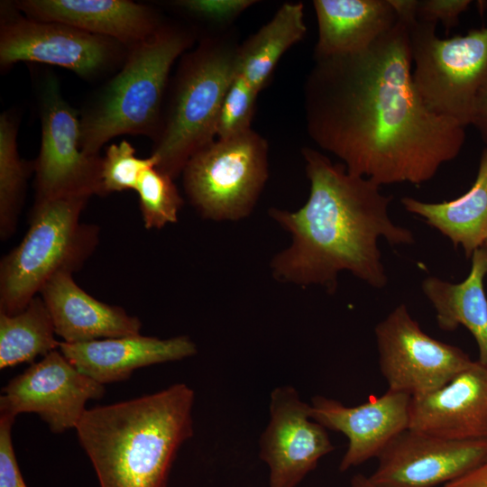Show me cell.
Listing matches in <instances>:
<instances>
[{"label": "cell", "instance_id": "obj_1", "mask_svg": "<svg viewBox=\"0 0 487 487\" xmlns=\"http://www.w3.org/2000/svg\"><path fill=\"white\" fill-rule=\"evenodd\" d=\"M304 109L313 142L380 186L430 180L465 139V127L430 111L417 92L400 19L362 51L315 59Z\"/></svg>", "mask_w": 487, "mask_h": 487}, {"label": "cell", "instance_id": "obj_2", "mask_svg": "<svg viewBox=\"0 0 487 487\" xmlns=\"http://www.w3.org/2000/svg\"><path fill=\"white\" fill-rule=\"evenodd\" d=\"M302 155L310 182L309 197L297 211L270 208L269 215L291 236V244L271 260L273 277L300 286L317 284L329 293L341 271L377 289L388 281L378 241L411 244L413 233L389 216L392 197L370 179L354 175L319 151Z\"/></svg>", "mask_w": 487, "mask_h": 487}, {"label": "cell", "instance_id": "obj_3", "mask_svg": "<svg viewBox=\"0 0 487 487\" xmlns=\"http://www.w3.org/2000/svg\"><path fill=\"white\" fill-rule=\"evenodd\" d=\"M194 400L179 382L87 409L76 431L100 487H167L179 447L193 436Z\"/></svg>", "mask_w": 487, "mask_h": 487}, {"label": "cell", "instance_id": "obj_4", "mask_svg": "<svg viewBox=\"0 0 487 487\" xmlns=\"http://www.w3.org/2000/svg\"><path fill=\"white\" fill-rule=\"evenodd\" d=\"M193 32L164 24L130 48L122 69L96 105L80 118V147L99 155L102 146L122 134L158 135L162 97L170 69L194 42Z\"/></svg>", "mask_w": 487, "mask_h": 487}, {"label": "cell", "instance_id": "obj_5", "mask_svg": "<svg viewBox=\"0 0 487 487\" xmlns=\"http://www.w3.org/2000/svg\"><path fill=\"white\" fill-rule=\"evenodd\" d=\"M239 46L233 33L216 32L205 36L180 60L152 153L159 160L157 168L173 179L215 141L222 102L237 74Z\"/></svg>", "mask_w": 487, "mask_h": 487}, {"label": "cell", "instance_id": "obj_6", "mask_svg": "<svg viewBox=\"0 0 487 487\" xmlns=\"http://www.w3.org/2000/svg\"><path fill=\"white\" fill-rule=\"evenodd\" d=\"M89 198L35 201L29 228L0 263V313L14 315L56 274L80 269L98 244V227L80 221Z\"/></svg>", "mask_w": 487, "mask_h": 487}, {"label": "cell", "instance_id": "obj_7", "mask_svg": "<svg viewBox=\"0 0 487 487\" xmlns=\"http://www.w3.org/2000/svg\"><path fill=\"white\" fill-rule=\"evenodd\" d=\"M409 31L414 87L426 106L464 127L487 79V26L441 39L436 23L413 19Z\"/></svg>", "mask_w": 487, "mask_h": 487}, {"label": "cell", "instance_id": "obj_8", "mask_svg": "<svg viewBox=\"0 0 487 487\" xmlns=\"http://www.w3.org/2000/svg\"><path fill=\"white\" fill-rule=\"evenodd\" d=\"M186 194L198 213L214 221H238L254 208L268 179V142L253 130L216 139L183 171Z\"/></svg>", "mask_w": 487, "mask_h": 487}, {"label": "cell", "instance_id": "obj_9", "mask_svg": "<svg viewBox=\"0 0 487 487\" xmlns=\"http://www.w3.org/2000/svg\"><path fill=\"white\" fill-rule=\"evenodd\" d=\"M374 334L388 390L411 398L443 387L473 363L459 347L425 333L405 304L379 322Z\"/></svg>", "mask_w": 487, "mask_h": 487}, {"label": "cell", "instance_id": "obj_10", "mask_svg": "<svg viewBox=\"0 0 487 487\" xmlns=\"http://www.w3.org/2000/svg\"><path fill=\"white\" fill-rule=\"evenodd\" d=\"M41 141L32 163L35 201L103 195L102 157L81 150V124L57 82H46L41 96Z\"/></svg>", "mask_w": 487, "mask_h": 487}, {"label": "cell", "instance_id": "obj_11", "mask_svg": "<svg viewBox=\"0 0 487 487\" xmlns=\"http://www.w3.org/2000/svg\"><path fill=\"white\" fill-rule=\"evenodd\" d=\"M105 386L79 372L57 349L2 389L0 412L15 418L35 413L53 433L76 428L90 400L101 399Z\"/></svg>", "mask_w": 487, "mask_h": 487}, {"label": "cell", "instance_id": "obj_12", "mask_svg": "<svg viewBox=\"0 0 487 487\" xmlns=\"http://www.w3.org/2000/svg\"><path fill=\"white\" fill-rule=\"evenodd\" d=\"M269 412L259 455L269 467L270 487H297L335 446L327 429L311 418L310 404L294 387L275 388Z\"/></svg>", "mask_w": 487, "mask_h": 487}, {"label": "cell", "instance_id": "obj_13", "mask_svg": "<svg viewBox=\"0 0 487 487\" xmlns=\"http://www.w3.org/2000/svg\"><path fill=\"white\" fill-rule=\"evenodd\" d=\"M378 487H436L487 460V439L453 440L407 428L377 456Z\"/></svg>", "mask_w": 487, "mask_h": 487}, {"label": "cell", "instance_id": "obj_14", "mask_svg": "<svg viewBox=\"0 0 487 487\" xmlns=\"http://www.w3.org/2000/svg\"><path fill=\"white\" fill-rule=\"evenodd\" d=\"M119 42L72 26L17 16L0 30V63L21 61L55 65L81 77L96 75L110 64Z\"/></svg>", "mask_w": 487, "mask_h": 487}, {"label": "cell", "instance_id": "obj_15", "mask_svg": "<svg viewBox=\"0 0 487 487\" xmlns=\"http://www.w3.org/2000/svg\"><path fill=\"white\" fill-rule=\"evenodd\" d=\"M411 397L388 390L378 398L354 407L316 395L311 399L310 417L326 429L348 438V447L339 471L346 472L376 457L400 433L409 427Z\"/></svg>", "mask_w": 487, "mask_h": 487}, {"label": "cell", "instance_id": "obj_16", "mask_svg": "<svg viewBox=\"0 0 487 487\" xmlns=\"http://www.w3.org/2000/svg\"><path fill=\"white\" fill-rule=\"evenodd\" d=\"M408 428L453 440L487 439V366L473 361L443 387L412 397Z\"/></svg>", "mask_w": 487, "mask_h": 487}, {"label": "cell", "instance_id": "obj_17", "mask_svg": "<svg viewBox=\"0 0 487 487\" xmlns=\"http://www.w3.org/2000/svg\"><path fill=\"white\" fill-rule=\"evenodd\" d=\"M59 350L79 372L103 385L125 381L139 368L197 354L187 335L161 339L141 334L77 344L62 341Z\"/></svg>", "mask_w": 487, "mask_h": 487}, {"label": "cell", "instance_id": "obj_18", "mask_svg": "<svg viewBox=\"0 0 487 487\" xmlns=\"http://www.w3.org/2000/svg\"><path fill=\"white\" fill-rule=\"evenodd\" d=\"M16 6L28 18L64 23L129 48L162 24L150 7L128 0H23Z\"/></svg>", "mask_w": 487, "mask_h": 487}, {"label": "cell", "instance_id": "obj_19", "mask_svg": "<svg viewBox=\"0 0 487 487\" xmlns=\"http://www.w3.org/2000/svg\"><path fill=\"white\" fill-rule=\"evenodd\" d=\"M55 333L69 344L140 335L142 323L123 308L93 298L73 280L72 273L52 277L40 294Z\"/></svg>", "mask_w": 487, "mask_h": 487}, {"label": "cell", "instance_id": "obj_20", "mask_svg": "<svg viewBox=\"0 0 487 487\" xmlns=\"http://www.w3.org/2000/svg\"><path fill=\"white\" fill-rule=\"evenodd\" d=\"M312 5L318 27L315 59L362 51L398 21L390 0H314Z\"/></svg>", "mask_w": 487, "mask_h": 487}, {"label": "cell", "instance_id": "obj_21", "mask_svg": "<svg viewBox=\"0 0 487 487\" xmlns=\"http://www.w3.org/2000/svg\"><path fill=\"white\" fill-rule=\"evenodd\" d=\"M468 276L459 283H451L430 276L422 281L424 295L436 310L438 327L446 332L460 325L473 336L479 350V362L487 366V248L482 246L472 254Z\"/></svg>", "mask_w": 487, "mask_h": 487}, {"label": "cell", "instance_id": "obj_22", "mask_svg": "<svg viewBox=\"0 0 487 487\" xmlns=\"http://www.w3.org/2000/svg\"><path fill=\"white\" fill-rule=\"evenodd\" d=\"M400 202L408 212L422 217L471 258L487 238V147L482 152L476 179L464 195L440 203L410 197Z\"/></svg>", "mask_w": 487, "mask_h": 487}, {"label": "cell", "instance_id": "obj_23", "mask_svg": "<svg viewBox=\"0 0 487 487\" xmlns=\"http://www.w3.org/2000/svg\"><path fill=\"white\" fill-rule=\"evenodd\" d=\"M307 32L302 3H285L238 51L237 73L260 92L282 55Z\"/></svg>", "mask_w": 487, "mask_h": 487}, {"label": "cell", "instance_id": "obj_24", "mask_svg": "<svg viewBox=\"0 0 487 487\" xmlns=\"http://www.w3.org/2000/svg\"><path fill=\"white\" fill-rule=\"evenodd\" d=\"M48 308L39 295L14 315L0 313V369L32 363L59 349Z\"/></svg>", "mask_w": 487, "mask_h": 487}, {"label": "cell", "instance_id": "obj_25", "mask_svg": "<svg viewBox=\"0 0 487 487\" xmlns=\"http://www.w3.org/2000/svg\"><path fill=\"white\" fill-rule=\"evenodd\" d=\"M17 125L10 115L0 117V236L3 240L14 232L23 201L26 181L33 165L18 152Z\"/></svg>", "mask_w": 487, "mask_h": 487}, {"label": "cell", "instance_id": "obj_26", "mask_svg": "<svg viewBox=\"0 0 487 487\" xmlns=\"http://www.w3.org/2000/svg\"><path fill=\"white\" fill-rule=\"evenodd\" d=\"M173 180L157 166L149 168L141 177L135 190L147 229H161L178 221L183 198Z\"/></svg>", "mask_w": 487, "mask_h": 487}, {"label": "cell", "instance_id": "obj_27", "mask_svg": "<svg viewBox=\"0 0 487 487\" xmlns=\"http://www.w3.org/2000/svg\"><path fill=\"white\" fill-rule=\"evenodd\" d=\"M158 163V158L152 154L145 159L138 158L133 146L126 141L109 145L102 157L103 195L135 190L144 171Z\"/></svg>", "mask_w": 487, "mask_h": 487}, {"label": "cell", "instance_id": "obj_28", "mask_svg": "<svg viewBox=\"0 0 487 487\" xmlns=\"http://www.w3.org/2000/svg\"><path fill=\"white\" fill-rule=\"evenodd\" d=\"M259 92L236 74L222 102L216 123L217 139H229L250 130Z\"/></svg>", "mask_w": 487, "mask_h": 487}, {"label": "cell", "instance_id": "obj_29", "mask_svg": "<svg viewBox=\"0 0 487 487\" xmlns=\"http://www.w3.org/2000/svg\"><path fill=\"white\" fill-rule=\"evenodd\" d=\"M254 0H185L174 5L213 25H230L253 5Z\"/></svg>", "mask_w": 487, "mask_h": 487}, {"label": "cell", "instance_id": "obj_30", "mask_svg": "<svg viewBox=\"0 0 487 487\" xmlns=\"http://www.w3.org/2000/svg\"><path fill=\"white\" fill-rule=\"evenodd\" d=\"M14 418L0 417V487H27L15 457L12 440Z\"/></svg>", "mask_w": 487, "mask_h": 487}, {"label": "cell", "instance_id": "obj_31", "mask_svg": "<svg viewBox=\"0 0 487 487\" xmlns=\"http://www.w3.org/2000/svg\"><path fill=\"white\" fill-rule=\"evenodd\" d=\"M471 3L470 0H418L417 19L436 24L441 22L448 31L456 25L460 14Z\"/></svg>", "mask_w": 487, "mask_h": 487}, {"label": "cell", "instance_id": "obj_32", "mask_svg": "<svg viewBox=\"0 0 487 487\" xmlns=\"http://www.w3.org/2000/svg\"><path fill=\"white\" fill-rule=\"evenodd\" d=\"M471 124L478 130L487 147V79L476 96Z\"/></svg>", "mask_w": 487, "mask_h": 487}, {"label": "cell", "instance_id": "obj_33", "mask_svg": "<svg viewBox=\"0 0 487 487\" xmlns=\"http://www.w3.org/2000/svg\"><path fill=\"white\" fill-rule=\"evenodd\" d=\"M443 487H487V460Z\"/></svg>", "mask_w": 487, "mask_h": 487}, {"label": "cell", "instance_id": "obj_34", "mask_svg": "<svg viewBox=\"0 0 487 487\" xmlns=\"http://www.w3.org/2000/svg\"><path fill=\"white\" fill-rule=\"evenodd\" d=\"M351 487H378L363 473L354 474L350 481Z\"/></svg>", "mask_w": 487, "mask_h": 487}, {"label": "cell", "instance_id": "obj_35", "mask_svg": "<svg viewBox=\"0 0 487 487\" xmlns=\"http://www.w3.org/2000/svg\"><path fill=\"white\" fill-rule=\"evenodd\" d=\"M483 246H485V247L487 248V238H486V240H485V242H484Z\"/></svg>", "mask_w": 487, "mask_h": 487}]
</instances>
